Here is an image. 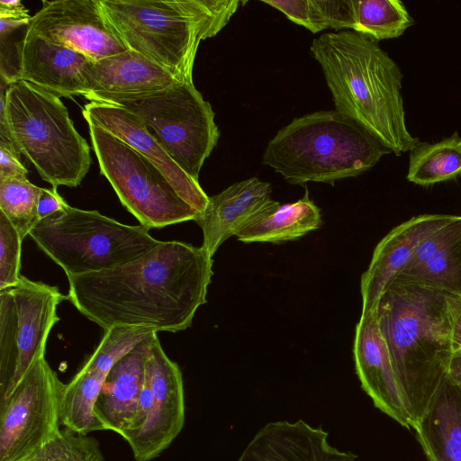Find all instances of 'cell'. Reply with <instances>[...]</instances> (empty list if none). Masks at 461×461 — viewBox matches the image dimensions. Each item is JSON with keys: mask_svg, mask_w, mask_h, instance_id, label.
<instances>
[{"mask_svg": "<svg viewBox=\"0 0 461 461\" xmlns=\"http://www.w3.org/2000/svg\"><path fill=\"white\" fill-rule=\"evenodd\" d=\"M321 224V211L306 192L291 203L281 204L271 199L243 222L234 236L244 243H281L300 239Z\"/></svg>", "mask_w": 461, "mask_h": 461, "instance_id": "cell-24", "label": "cell"}, {"mask_svg": "<svg viewBox=\"0 0 461 461\" xmlns=\"http://www.w3.org/2000/svg\"><path fill=\"white\" fill-rule=\"evenodd\" d=\"M118 105L135 113L176 164L199 182L200 170L220 131L210 103L194 82L178 81L167 89Z\"/></svg>", "mask_w": 461, "mask_h": 461, "instance_id": "cell-9", "label": "cell"}, {"mask_svg": "<svg viewBox=\"0 0 461 461\" xmlns=\"http://www.w3.org/2000/svg\"><path fill=\"white\" fill-rule=\"evenodd\" d=\"M25 30L14 43L16 81H26L59 97H85L86 71L93 60Z\"/></svg>", "mask_w": 461, "mask_h": 461, "instance_id": "cell-14", "label": "cell"}, {"mask_svg": "<svg viewBox=\"0 0 461 461\" xmlns=\"http://www.w3.org/2000/svg\"><path fill=\"white\" fill-rule=\"evenodd\" d=\"M262 3L279 10L290 21L312 33L328 28L315 0H263Z\"/></svg>", "mask_w": 461, "mask_h": 461, "instance_id": "cell-32", "label": "cell"}, {"mask_svg": "<svg viewBox=\"0 0 461 461\" xmlns=\"http://www.w3.org/2000/svg\"><path fill=\"white\" fill-rule=\"evenodd\" d=\"M391 151L336 110L294 119L269 140L263 164L292 185L336 181L361 175Z\"/></svg>", "mask_w": 461, "mask_h": 461, "instance_id": "cell-5", "label": "cell"}, {"mask_svg": "<svg viewBox=\"0 0 461 461\" xmlns=\"http://www.w3.org/2000/svg\"><path fill=\"white\" fill-rule=\"evenodd\" d=\"M22 242L15 227L0 211V290L16 285L22 278Z\"/></svg>", "mask_w": 461, "mask_h": 461, "instance_id": "cell-31", "label": "cell"}, {"mask_svg": "<svg viewBox=\"0 0 461 461\" xmlns=\"http://www.w3.org/2000/svg\"><path fill=\"white\" fill-rule=\"evenodd\" d=\"M396 277L461 294V215L427 237Z\"/></svg>", "mask_w": 461, "mask_h": 461, "instance_id": "cell-22", "label": "cell"}, {"mask_svg": "<svg viewBox=\"0 0 461 461\" xmlns=\"http://www.w3.org/2000/svg\"><path fill=\"white\" fill-rule=\"evenodd\" d=\"M156 333L138 344L107 374L95 407L105 430L122 436L129 428L144 384L146 362Z\"/></svg>", "mask_w": 461, "mask_h": 461, "instance_id": "cell-21", "label": "cell"}, {"mask_svg": "<svg viewBox=\"0 0 461 461\" xmlns=\"http://www.w3.org/2000/svg\"><path fill=\"white\" fill-rule=\"evenodd\" d=\"M322 427L303 420L266 424L253 437L237 461H357L350 451H340L329 443Z\"/></svg>", "mask_w": 461, "mask_h": 461, "instance_id": "cell-19", "label": "cell"}, {"mask_svg": "<svg viewBox=\"0 0 461 461\" xmlns=\"http://www.w3.org/2000/svg\"><path fill=\"white\" fill-rule=\"evenodd\" d=\"M0 125L41 177L57 188L76 187L86 176L90 147L60 97L23 80H1Z\"/></svg>", "mask_w": 461, "mask_h": 461, "instance_id": "cell-6", "label": "cell"}, {"mask_svg": "<svg viewBox=\"0 0 461 461\" xmlns=\"http://www.w3.org/2000/svg\"><path fill=\"white\" fill-rule=\"evenodd\" d=\"M461 175V137L455 132L436 143L419 142L410 151L407 179L428 186Z\"/></svg>", "mask_w": 461, "mask_h": 461, "instance_id": "cell-26", "label": "cell"}, {"mask_svg": "<svg viewBox=\"0 0 461 461\" xmlns=\"http://www.w3.org/2000/svg\"><path fill=\"white\" fill-rule=\"evenodd\" d=\"M454 215L421 214L401 223L384 236L374 249L370 264L362 275V312L374 311L390 282L410 260L416 248Z\"/></svg>", "mask_w": 461, "mask_h": 461, "instance_id": "cell-18", "label": "cell"}, {"mask_svg": "<svg viewBox=\"0 0 461 461\" xmlns=\"http://www.w3.org/2000/svg\"><path fill=\"white\" fill-rule=\"evenodd\" d=\"M0 17L31 18L28 9L19 0H0Z\"/></svg>", "mask_w": 461, "mask_h": 461, "instance_id": "cell-37", "label": "cell"}, {"mask_svg": "<svg viewBox=\"0 0 461 461\" xmlns=\"http://www.w3.org/2000/svg\"><path fill=\"white\" fill-rule=\"evenodd\" d=\"M149 230L68 205L41 221L29 235L68 277L111 269L149 252L160 240Z\"/></svg>", "mask_w": 461, "mask_h": 461, "instance_id": "cell-7", "label": "cell"}, {"mask_svg": "<svg viewBox=\"0 0 461 461\" xmlns=\"http://www.w3.org/2000/svg\"><path fill=\"white\" fill-rule=\"evenodd\" d=\"M106 20L125 45L193 83L201 41L214 37L241 4L239 0H100Z\"/></svg>", "mask_w": 461, "mask_h": 461, "instance_id": "cell-4", "label": "cell"}, {"mask_svg": "<svg viewBox=\"0 0 461 461\" xmlns=\"http://www.w3.org/2000/svg\"><path fill=\"white\" fill-rule=\"evenodd\" d=\"M413 430L428 461H461V392L448 377Z\"/></svg>", "mask_w": 461, "mask_h": 461, "instance_id": "cell-23", "label": "cell"}, {"mask_svg": "<svg viewBox=\"0 0 461 461\" xmlns=\"http://www.w3.org/2000/svg\"><path fill=\"white\" fill-rule=\"evenodd\" d=\"M152 404L142 428L126 441L135 461H150L166 450L182 431L185 419V391L178 365L164 352L158 334L146 362Z\"/></svg>", "mask_w": 461, "mask_h": 461, "instance_id": "cell-13", "label": "cell"}, {"mask_svg": "<svg viewBox=\"0 0 461 461\" xmlns=\"http://www.w3.org/2000/svg\"><path fill=\"white\" fill-rule=\"evenodd\" d=\"M154 332L157 331L143 326H112L104 330L103 339L83 366L107 375L120 359Z\"/></svg>", "mask_w": 461, "mask_h": 461, "instance_id": "cell-29", "label": "cell"}, {"mask_svg": "<svg viewBox=\"0 0 461 461\" xmlns=\"http://www.w3.org/2000/svg\"><path fill=\"white\" fill-rule=\"evenodd\" d=\"M41 188L28 178L0 179V211L13 223L23 240L39 223L37 205Z\"/></svg>", "mask_w": 461, "mask_h": 461, "instance_id": "cell-28", "label": "cell"}, {"mask_svg": "<svg viewBox=\"0 0 461 461\" xmlns=\"http://www.w3.org/2000/svg\"><path fill=\"white\" fill-rule=\"evenodd\" d=\"M88 127L101 174L141 226L160 229L194 221L199 212L151 160L102 127Z\"/></svg>", "mask_w": 461, "mask_h": 461, "instance_id": "cell-8", "label": "cell"}, {"mask_svg": "<svg viewBox=\"0 0 461 461\" xmlns=\"http://www.w3.org/2000/svg\"><path fill=\"white\" fill-rule=\"evenodd\" d=\"M356 373L375 408L411 429V420L375 311L361 314L353 344Z\"/></svg>", "mask_w": 461, "mask_h": 461, "instance_id": "cell-15", "label": "cell"}, {"mask_svg": "<svg viewBox=\"0 0 461 461\" xmlns=\"http://www.w3.org/2000/svg\"><path fill=\"white\" fill-rule=\"evenodd\" d=\"M82 114L87 123L102 127L151 160L180 196L198 212L205 209L209 196L199 182L176 164L135 113L122 105L89 102L84 105Z\"/></svg>", "mask_w": 461, "mask_h": 461, "instance_id": "cell-16", "label": "cell"}, {"mask_svg": "<svg viewBox=\"0 0 461 461\" xmlns=\"http://www.w3.org/2000/svg\"><path fill=\"white\" fill-rule=\"evenodd\" d=\"M66 298L57 286L23 276L0 290V402L45 355L50 332L59 321L58 306Z\"/></svg>", "mask_w": 461, "mask_h": 461, "instance_id": "cell-10", "label": "cell"}, {"mask_svg": "<svg viewBox=\"0 0 461 461\" xmlns=\"http://www.w3.org/2000/svg\"><path fill=\"white\" fill-rule=\"evenodd\" d=\"M212 262L203 247L160 241L125 265L68 276L67 297L104 330L125 325L177 332L206 303Z\"/></svg>", "mask_w": 461, "mask_h": 461, "instance_id": "cell-1", "label": "cell"}, {"mask_svg": "<svg viewBox=\"0 0 461 461\" xmlns=\"http://www.w3.org/2000/svg\"><path fill=\"white\" fill-rule=\"evenodd\" d=\"M65 384L45 355L0 402V461H31L60 429Z\"/></svg>", "mask_w": 461, "mask_h": 461, "instance_id": "cell-11", "label": "cell"}, {"mask_svg": "<svg viewBox=\"0 0 461 461\" xmlns=\"http://www.w3.org/2000/svg\"><path fill=\"white\" fill-rule=\"evenodd\" d=\"M455 351L461 350V294L446 293Z\"/></svg>", "mask_w": 461, "mask_h": 461, "instance_id": "cell-36", "label": "cell"}, {"mask_svg": "<svg viewBox=\"0 0 461 461\" xmlns=\"http://www.w3.org/2000/svg\"><path fill=\"white\" fill-rule=\"evenodd\" d=\"M178 80L141 54L127 50L91 61L86 71L90 102L119 104L169 88Z\"/></svg>", "mask_w": 461, "mask_h": 461, "instance_id": "cell-17", "label": "cell"}, {"mask_svg": "<svg viewBox=\"0 0 461 461\" xmlns=\"http://www.w3.org/2000/svg\"><path fill=\"white\" fill-rule=\"evenodd\" d=\"M68 204L59 194L57 188H41L38 205H37V217L39 222L46 217L61 211Z\"/></svg>", "mask_w": 461, "mask_h": 461, "instance_id": "cell-35", "label": "cell"}, {"mask_svg": "<svg viewBox=\"0 0 461 461\" xmlns=\"http://www.w3.org/2000/svg\"><path fill=\"white\" fill-rule=\"evenodd\" d=\"M413 23L400 0H355L353 31L375 41L397 38Z\"/></svg>", "mask_w": 461, "mask_h": 461, "instance_id": "cell-27", "label": "cell"}, {"mask_svg": "<svg viewBox=\"0 0 461 461\" xmlns=\"http://www.w3.org/2000/svg\"><path fill=\"white\" fill-rule=\"evenodd\" d=\"M335 110L399 156L419 142L408 131L401 94L402 73L377 41L354 31L326 32L310 47Z\"/></svg>", "mask_w": 461, "mask_h": 461, "instance_id": "cell-3", "label": "cell"}, {"mask_svg": "<svg viewBox=\"0 0 461 461\" xmlns=\"http://www.w3.org/2000/svg\"><path fill=\"white\" fill-rule=\"evenodd\" d=\"M375 311L413 429L447 379L455 352L446 292L395 277Z\"/></svg>", "mask_w": 461, "mask_h": 461, "instance_id": "cell-2", "label": "cell"}, {"mask_svg": "<svg viewBox=\"0 0 461 461\" xmlns=\"http://www.w3.org/2000/svg\"><path fill=\"white\" fill-rule=\"evenodd\" d=\"M21 154L10 133L0 131V179L27 178L28 170L21 161Z\"/></svg>", "mask_w": 461, "mask_h": 461, "instance_id": "cell-34", "label": "cell"}, {"mask_svg": "<svg viewBox=\"0 0 461 461\" xmlns=\"http://www.w3.org/2000/svg\"><path fill=\"white\" fill-rule=\"evenodd\" d=\"M271 200V185L258 177L237 182L209 196L194 221L203 234V248L211 257L251 215Z\"/></svg>", "mask_w": 461, "mask_h": 461, "instance_id": "cell-20", "label": "cell"}, {"mask_svg": "<svg viewBox=\"0 0 461 461\" xmlns=\"http://www.w3.org/2000/svg\"><path fill=\"white\" fill-rule=\"evenodd\" d=\"M25 32L78 51L94 61L127 50L104 14L100 0L42 1Z\"/></svg>", "mask_w": 461, "mask_h": 461, "instance_id": "cell-12", "label": "cell"}, {"mask_svg": "<svg viewBox=\"0 0 461 461\" xmlns=\"http://www.w3.org/2000/svg\"><path fill=\"white\" fill-rule=\"evenodd\" d=\"M328 28L353 31L355 0H315Z\"/></svg>", "mask_w": 461, "mask_h": 461, "instance_id": "cell-33", "label": "cell"}, {"mask_svg": "<svg viewBox=\"0 0 461 461\" xmlns=\"http://www.w3.org/2000/svg\"><path fill=\"white\" fill-rule=\"evenodd\" d=\"M447 377L461 392V350H456L452 356Z\"/></svg>", "mask_w": 461, "mask_h": 461, "instance_id": "cell-38", "label": "cell"}, {"mask_svg": "<svg viewBox=\"0 0 461 461\" xmlns=\"http://www.w3.org/2000/svg\"><path fill=\"white\" fill-rule=\"evenodd\" d=\"M106 374L84 366L65 384L61 397L60 422L80 434L105 430L95 412Z\"/></svg>", "mask_w": 461, "mask_h": 461, "instance_id": "cell-25", "label": "cell"}, {"mask_svg": "<svg viewBox=\"0 0 461 461\" xmlns=\"http://www.w3.org/2000/svg\"><path fill=\"white\" fill-rule=\"evenodd\" d=\"M31 461H104V456L95 438L63 428Z\"/></svg>", "mask_w": 461, "mask_h": 461, "instance_id": "cell-30", "label": "cell"}]
</instances>
